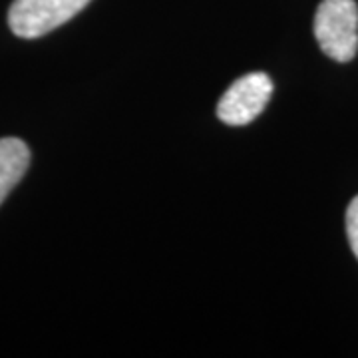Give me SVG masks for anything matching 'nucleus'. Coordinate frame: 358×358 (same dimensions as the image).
Wrapping results in <instances>:
<instances>
[{
    "label": "nucleus",
    "mask_w": 358,
    "mask_h": 358,
    "mask_svg": "<svg viewBox=\"0 0 358 358\" xmlns=\"http://www.w3.org/2000/svg\"><path fill=\"white\" fill-rule=\"evenodd\" d=\"M320 50L336 62H350L358 50V6L355 0H322L315 14Z\"/></svg>",
    "instance_id": "obj_1"
},
{
    "label": "nucleus",
    "mask_w": 358,
    "mask_h": 358,
    "mask_svg": "<svg viewBox=\"0 0 358 358\" xmlns=\"http://www.w3.org/2000/svg\"><path fill=\"white\" fill-rule=\"evenodd\" d=\"M90 0H14L8 10V26L20 38H38L66 24Z\"/></svg>",
    "instance_id": "obj_2"
},
{
    "label": "nucleus",
    "mask_w": 358,
    "mask_h": 358,
    "mask_svg": "<svg viewBox=\"0 0 358 358\" xmlns=\"http://www.w3.org/2000/svg\"><path fill=\"white\" fill-rule=\"evenodd\" d=\"M273 94V82L263 72L239 78L217 103V115L229 126L251 124L265 110Z\"/></svg>",
    "instance_id": "obj_3"
},
{
    "label": "nucleus",
    "mask_w": 358,
    "mask_h": 358,
    "mask_svg": "<svg viewBox=\"0 0 358 358\" xmlns=\"http://www.w3.org/2000/svg\"><path fill=\"white\" fill-rule=\"evenodd\" d=\"M30 166V150L18 138L0 140V203L8 197Z\"/></svg>",
    "instance_id": "obj_4"
},
{
    "label": "nucleus",
    "mask_w": 358,
    "mask_h": 358,
    "mask_svg": "<svg viewBox=\"0 0 358 358\" xmlns=\"http://www.w3.org/2000/svg\"><path fill=\"white\" fill-rule=\"evenodd\" d=\"M346 235H348V243L352 247V253L358 259V195L346 209Z\"/></svg>",
    "instance_id": "obj_5"
}]
</instances>
